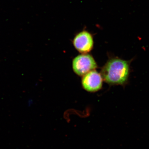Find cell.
<instances>
[{
	"mask_svg": "<svg viewBox=\"0 0 149 149\" xmlns=\"http://www.w3.org/2000/svg\"><path fill=\"white\" fill-rule=\"evenodd\" d=\"M103 80L101 74L95 70L83 75L82 84L86 91L95 92L101 89Z\"/></svg>",
	"mask_w": 149,
	"mask_h": 149,
	"instance_id": "277c9868",
	"label": "cell"
},
{
	"mask_svg": "<svg viewBox=\"0 0 149 149\" xmlns=\"http://www.w3.org/2000/svg\"><path fill=\"white\" fill-rule=\"evenodd\" d=\"M72 43L74 48L80 53H88L94 47L93 35L88 30L83 29L75 35Z\"/></svg>",
	"mask_w": 149,
	"mask_h": 149,
	"instance_id": "3957f363",
	"label": "cell"
},
{
	"mask_svg": "<svg viewBox=\"0 0 149 149\" xmlns=\"http://www.w3.org/2000/svg\"><path fill=\"white\" fill-rule=\"evenodd\" d=\"M72 68L79 76H83L97 67L95 61L89 54H82L75 57L72 61Z\"/></svg>",
	"mask_w": 149,
	"mask_h": 149,
	"instance_id": "7a4b0ae2",
	"label": "cell"
},
{
	"mask_svg": "<svg viewBox=\"0 0 149 149\" xmlns=\"http://www.w3.org/2000/svg\"><path fill=\"white\" fill-rule=\"evenodd\" d=\"M133 60L126 61L117 57L110 58L102 69L103 80L109 85L125 86L129 82Z\"/></svg>",
	"mask_w": 149,
	"mask_h": 149,
	"instance_id": "6da1fadb",
	"label": "cell"
}]
</instances>
